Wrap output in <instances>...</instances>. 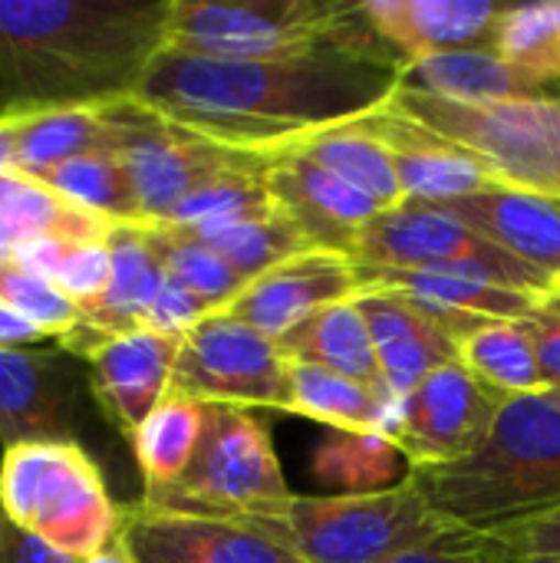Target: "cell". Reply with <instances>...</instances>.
<instances>
[{
  "instance_id": "cell-2",
  "label": "cell",
  "mask_w": 560,
  "mask_h": 563,
  "mask_svg": "<svg viewBox=\"0 0 560 563\" xmlns=\"http://www.w3.org/2000/svg\"><path fill=\"white\" fill-rule=\"evenodd\" d=\"M172 0H0V119L132 96Z\"/></svg>"
},
{
  "instance_id": "cell-6",
  "label": "cell",
  "mask_w": 560,
  "mask_h": 563,
  "mask_svg": "<svg viewBox=\"0 0 560 563\" xmlns=\"http://www.w3.org/2000/svg\"><path fill=\"white\" fill-rule=\"evenodd\" d=\"M0 511L17 528L83 561L122 528L99 465L79 442H26L3 449Z\"/></svg>"
},
{
  "instance_id": "cell-42",
  "label": "cell",
  "mask_w": 560,
  "mask_h": 563,
  "mask_svg": "<svg viewBox=\"0 0 560 563\" xmlns=\"http://www.w3.org/2000/svg\"><path fill=\"white\" fill-rule=\"evenodd\" d=\"M0 563H79L76 558L56 551L43 538L17 528L0 511Z\"/></svg>"
},
{
  "instance_id": "cell-3",
  "label": "cell",
  "mask_w": 560,
  "mask_h": 563,
  "mask_svg": "<svg viewBox=\"0 0 560 563\" xmlns=\"http://www.w3.org/2000/svg\"><path fill=\"white\" fill-rule=\"evenodd\" d=\"M409 478L446 518L482 531L560 508V406L548 393L505 399L485 445Z\"/></svg>"
},
{
  "instance_id": "cell-28",
  "label": "cell",
  "mask_w": 560,
  "mask_h": 563,
  "mask_svg": "<svg viewBox=\"0 0 560 563\" xmlns=\"http://www.w3.org/2000/svg\"><path fill=\"white\" fill-rule=\"evenodd\" d=\"M409 462L386 432L327 429L310 452V475L327 498L383 495L409 482Z\"/></svg>"
},
{
  "instance_id": "cell-18",
  "label": "cell",
  "mask_w": 560,
  "mask_h": 563,
  "mask_svg": "<svg viewBox=\"0 0 560 563\" xmlns=\"http://www.w3.org/2000/svg\"><path fill=\"white\" fill-rule=\"evenodd\" d=\"M356 122L389 148L406 201L446 205V201L505 188L502 178L482 158L393 115L383 106Z\"/></svg>"
},
{
  "instance_id": "cell-40",
  "label": "cell",
  "mask_w": 560,
  "mask_h": 563,
  "mask_svg": "<svg viewBox=\"0 0 560 563\" xmlns=\"http://www.w3.org/2000/svg\"><path fill=\"white\" fill-rule=\"evenodd\" d=\"M205 317H211V307L178 277L165 274L149 317H145V330L165 333V336H185L191 327H198Z\"/></svg>"
},
{
  "instance_id": "cell-41",
  "label": "cell",
  "mask_w": 560,
  "mask_h": 563,
  "mask_svg": "<svg viewBox=\"0 0 560 563\" xmlns=\"http://www.w3.org/2000/svg\"><path fill=\"white\" fill-rule=\"evenodd\" d=\"M518 323L535 346V356H538L548 389H560V313L554 307L541 303Z\"/></svg>"
},
{
  "instance_id": "cell-44",
  "label": "cell",
  "mask_w": 560,
  "mask_h": 563,
  "mask_svg": "<svg viewBox=\"0 0 560 563\" xmlns=\"http://www.w3.org/2000/svg\"><path fill=\"white\" fill-rule=\"evenodd\" d=\"M79 563H139V561L132 558V551H129V544L122 541V534H116L102 551H96V554L83 558Z\"/></svg>"
},
{
  "instance_id": "cell-36",
  "label": "cell",
  "mask_w": 560,
  "mask_h": 563,
  "mask_svg": "<svg viewBox=\"0 0 560 563\" xmlns=\"http://www.w3.org/2000/svg\"><path fill=\"white\" fill-rule=\"evenodd\" d=\"M274 198L261 181V168H244V172H224L201 188H195L172 214L165 224L172 228H208L221 221H238L251 214L274 211Z\"/></svg>"
},
{
  "instance_id": "cell-43",
  "label": "cell",
  "mask_w": 560,
  "mask_h": 563,
  "mask_svg": "<svg viewBox=\"0 0 560 563\" xmlns=\"http://www.w3.org/2000/svg\"><path fill=\"white\" fill-rule=\"evenodd\" d=\"M40 340H46L43 330H36L17 310L0 303V350H30V343H40Z\"/></svg>"
},
{
  "instance_id": "cell-48",
  "label": "cell",
  "mask_w": 560,
  "mask_h": 563,
  "mask_svg": "<svg viewBox=\"0 0 560 563\" xmlns=\"http://www.w3.org/2000/svg\"><path fill=\"white\" fill-rule=\"evenodd\" d=\"M548 563H560V561H548Z\"/></svg>"
},
{
  "instance_id": "cell-4",
  "label": "cell",
  "mask_w": 560,
  "mask_h": 563,
  "mask_svg": "<svg viewBox=\"0 0 560 563\" xmlns=\"http://www.w3.org/2000/svg\"><path fill=\"white\" fill-rule=\"evenodd\" d=\"M248 525L307 563H389L419 551L475 554V531L436 511L413 478L383 495H294L281 511Z\"/></svg>"
},
{
  "instance_id": "cell-12",
  "label": "cell",
  "mask_w": 560,
  "mask_h": 563,
  "mask_svg": "<svg viewBox=\"0 0 560 563\" xmlns=\"http://www.w3.org/2000/svg\"><path fill=\"white\" fill-rule=\"evenodd\" d=\"M502 402L505 396L479 383L462 363H452L399 399L393 442L409 468L455 465L485 445Z\"/></svg>"
},
{
  "instance_id": "cell-23",
  "label": "cell",
  "mask_w": 560,
  "mask_h": 563,
  "mask_svg": "<svg viewBox=\"0 0 560 563\" xmlns=\"http://www.w3.org/2000/svg\"><path fill=\"white\" fill-rule=\"evenodd\" d=\"M116 221L73 205L46 181L23 172H0V264L36 241H99Z\"/></svg>"
},
{
  "instance_id": "cell-21",
  "label": "cell",
  "mask_w": 560,
  "mask_h": 563,
  "mask_svg": "<svg viewBox=\"0 0 560 563\" xmlns=\"http://www.w3.org/2000/svg\"><path fill=\"white\" fill-rule=\"evenodd\" d=\"M112 277L99 300L79 310V323L59 340L69 356L89 360L116 336L145 330L149 307L165 280V267L149 244L142 224H112L109 231Z\"/></svg>"
},
{
  "instance_id": "cell-5",
  "label": "cell",
  "mask_w": 560,
  "mask_h": 563,
  "mask_svg": "<svg viewBox=\"0 0 560 563\" xmlns=\"http://www.w3.org/2000/svg\"><path fill=\"white\" fill-rule=\"evenodd\" d=\"M383 109L472 152L505 188L560 205V96L452 102L396 86Z\"/></svg>"
},
{
  "instance_id": "cell-33",
  "label": "cell",
  "mask_w": 560,
  "mask_h": 563,
  "mask_svg": "<svg viewBox=\"0 0 560 563\" xmlns=\"http://www.w3.org/2000/svg\"><path fill=\"white\" fill-rule=\"evenodd\" d=\"M40 181H46L73 205L89 208L116 224H139L132 178L119 152H92V155L69 158L53 172H46Z\"/></svg>"
},
{
  "instance_id": "cell-16",
  "label": "cell",
  "mask_w": 560,
  "mask_h": 563,
  "mask_svg": "<svg viewBox=\"0 0 560 563\" xmlns=\"http://www.w3.org/2000/svg\"><path fill=\"white\" fill-rule=\"evenodd\" d=\"M122 541L139 563H307L248 521L122 508Z\"/></svg>"
},
{
  "instance_id": "cell-11",
  "label": "cell",
  "mask_w": 560,
  "mask_h": 563,
  "mask_svg": "<svg viewBox=\"0 0 560 563\" xmlns=\"http://www.w3.org/2000/svg\"><path fill=\"white\" fill-rule=\"evenodd\" d=\"M168 393L281 412L287 402V360L277 340L228 313H211L182 336Z\"/></svg>"
},
{
  "instance_id": "cell-34",
  "label": "cell",
  "mask_w": 560,
  "mask_h": 563,
  "mask_svg": "<svg viewBox=\"0 0 560 563\" xmlns=\"http://www.w3.org/2000/svg\"><path fill=\"white\" fill-rule=\"evenodd\" d=\"M142 231H145L149 244L155 247L165 274L188 284L211 307V313H221L251 284L241 271H234L224 257H218L211 247H205L195 234H188L182 228L142 224Z\"/></svg>"
},
{
  "instance_id": "cell-39",
  "label": "cell",
  "mask_w": 560,
  "mask_h": 563,
  "mask_svg": "<svg viewBox=\"0 0 560 563\" xmlns=\"http://www.w3.org/2000/svg\"><path fill=\"white\" fill-rule=\"evenodd\" d=\"M109 277H112V254H109V234H106L99 241L76 244L59 264V271L53 274V284L83 310L106 294Z\"/></svg>"
},
{
  "instance_id": "cell-32",
  "label": "cell",
  "mask_w": 560,
  "mask_h": 563,
  "mask_svg": "<svg viewBox=\"0 0 560 563\" xmlns=\"http://www.w3.org/2000/svg\"><path fill=\"white\" fill-rule=\"evenodd\" d=\"M462 366L505 399L548 393L535 346L521 323L492 320L462 340Z\"/></svg>"
},
{
  "instance_id": "cell-17",
  "label": "cell",
  "mask_w": 560,
  "mask_h": 563,
  "mask_svg": "<svg viewBox=\"0 0 560 563\" xmlns=\"http://www.w3.org/2000/svg\"><path fill=\"white\" fill-rule=\"evenodd\" d=\"M360 290L363 284L353 257L307 251L254 277L241 290V297H234L221 313L254 327L271 340H281L287 330H294L317 310L340 300H353Z\"/></svg>"
},
{
  "instance_id": "cell-25",
  "label": "cell",
  "mask_w": 560,
  "mask_h": 563,
  "mask_svg": "<svg viewBox=\"0 0 560 563\" xmlns=\"http://www.w3.org/2000/svg\"><path fill=\"white\" fill-rule=\"evenodd\" d=\"M399 86L452 102H505L551 96L548 82L502 59L495 49H459L409 63L399 73Z\"/></svg>"
},
{
  "instance_id": "cell-35",
  "label": "cell",
  "mask_w": 560,
  "mask_h": 563,
  "mask_svg": "<svg viewBox=\"0 0 560 563\" xmlns=\"http://www.w3.org/2000/svg\"><path fill=\"white\" fill-rule=\"evenodd\" d=\"M495 53L548 86L560 82V0L502 7Z\"/></svg>"
},
{
  "instance_id": "cell-10",
  "label": "cell",
  "mask_w": 560,
  "mask_h": 563,
  "mask_svg": "<svg viewBox=\"0 0 560 563\" xmlns=\"http://www.w3.org/2000/svg\"><path fill=\"white\" fill-rule=\"evenodd\" d=\"M112 112L119 122V155L139 205V224H165L168 214L205 181L264 165L261 152L231 148L178 129L135 96L116 99Z\"/></svg>"
},
{
  "instance_id": "cell-24",
  "label": "cell",
  "mask_w": 560,
  "mask_h": 563,
  "mask_svg": "<svg viewBox=\"0 0 560 563\" xmlns=\"http://www.w3.org/2000/svg\"><path fill=\"white\" fill-rule=\"evenodd\" d=\"M112 102L10 115L13 172L43 178L69 158L92 152H119V122Z\"/></svg>"
},
{
  "instance_id": "cell-45",
  "label": "cell",
  "mask_w": 560,
  "mask_h": 563,
  "mask_svg": "<svg viewBox=\"0 0 560 563\" xmlns=\"http://www.w3.org/2000/svg\"><path fill=\"white\" fill-rule=\"evenodd\" d=\"M389 563H488L479 554H442V551H419V554H406Z\"/></svg>"
},
{
  "instance_id": "cell-27",
  "label": "cell",
  "mask_w": 560,
  "mask_h": 563,
  "mask_svg": "<svg viewBox=\"0 0 560 563\" xmlns=\"http://www.w3.org/2000/svg\"><path fill=\"white\" fill-rule=\"evenodd\" d=\"M281 412L320 422L327 429L386 432L393 439L399 399L389 389H373L320 366L287 363V402Z\"/></svg>"
},
{
  "instance_id": "cell-47",
  "label": "cell",
  "mask_w": 560,
  "mask_h": 563,
  "mask_svg": "<svg viewBox=\"0 0 560 563\" xmlns=\"http://www.w3.org/2000/svg\"><path fill=\"white\" fill-rule=\"evenodd\" d=\"M548 396H551V399L560 406V389H548Z\"/></svg>"
},
{
  "instance_id": "cell-9",
  "label": "cell",
  "mask_w": 560,
  "mask_h": 563,
  "mask_svg": "<svg viewBox=\"0 0 560 563\" xmlns=\"http://www.w3.org/2000/svg\"><path fill=\"white\" fill-rule=\"evenodd\" d=\"M353 261L370 267L465 274L545 300H551L560 290V277L518 261L446 208L426 201H403L396 208L380 211L356 234Z\"/></svg>"
},
{
  "instance_id": "cell-31",
  "label": "cell",
  "mask_w": 560,
  "mask_h": 563,
  "mask_svg": "<svg viewBox=\"0 0 560 563\" xmlns=\"http://www.w3.org/2000/svg\"><path fill=\"white\" fill-rule=\"evenodd\" d=\"M205 426V402L168 393L158 409L132 435L135 462L145 478V492L172 485L191 462Z\"/></svg>"
},
{
  "instance_id": "cell-38",
  "label": "cell",
  "mask_w": 560,
  "mask_h": 563,
  "mask_svg": "<svg viewBox=\"0 0 560 563\" xmlns=\"http://www.w3.org/2000/svg\"><path fill=\"white\" fill-rule=\"evenodd\" d=\"M475 554L488 563L560 561V508L475 531Z\"/></svg>"
},
{
  "instance_id": "cell-14",
  "label": "cell",
  "mask_w": 560,
  "mask_h": 563,
  "mask_svg": "<svg viewBox=\"0 0 560 563\" xmlns=\"http://www.w3.org/2000/svg\"><path fill=\"white\" fill-rule=\"evenodd\" d=\"M79 389L66 350H0V445L76 442Z\"/></svg>"
},
{
  "instance_id": "cell-19",
  "label": "cell",
  "mask_w": 560,
  "mask_h": 563,
  "mask_svg": "<svg viewBox=\"0 0 560 563\" xmlns=\"http://www.w3.org/2000/svg\"><path fill=\"white\" fill-rule=\"evenodd\" d=\"M178 350L182 336L135 330L109 340L89 356V389L102 416L129 442L168 396Z\"/></svg>"
},
{
  "instance_id": "cell-8",
  "label": "cell",
  "mask_w": 560,
  "mask_h": 563,
  "mask_svg": "<svg viewBox=\"0 0 560 563\" xmlns=\"http://www.w3.org/2000/svg\"><path fill=\"white\" fill-rule=\"evenodd\" d=\"M340 0H172L162 49L205 59H284L337 43Z\"/></svg>"
},
{
  "instance_id": "cell-7",
  "label": "cell",
  "mask_w": 560,
  "mask_h": 563,
  "mask_svg": "<svg viewBox=\"0 0 560 563\" xmlns=\"http://www.w3.org/2000/svg\"><path fill=\"white\" fill-rule=\"evenodd\" d=\"M271 432L251 409L205 402V426L188 468L165 488L145 492L142 505L165 515L251 521L290 501Z\"/></svg>"
},
{
  "instance_id": "cell-30",
  "label": "cell",
  "mask_w": 560,
  "mask_h": 563,
  "mask_svg": "<svg viewBox=\"0 0 560 563\" xmlns=\"http://www.w3.org/2000/svg\"><path fill=\"white\" fill-rule=\"evenodd\" d=\"M195 234L205 247H211L218 257H224L234 271H241L248 280L261 277L264 271L314 251V244L304 238V231L281 211H264L238 221H221L208 228H182Z\"/></svg>"
},
{
  "instance_id": "cell-20",
  "label": "cell",
  "mask_w": 560,
  "mask_h": 563,
  "mask_svg": "<svg viewBox=\"0 0 560 563\" xmlns=\"http://www.w3.org/2000/svg\"><path fill=\"white\" fill-rule=\"evenodd\" d=\"M360 10L403 69L439 53L495 49L502 13L488 0H363Z\"/></svg>"
},
{
  "instance_id": "cell-37",
  "label": "cell",
  "mask_w": 560,
  "mask_h": 563,
  "mask_svg": "<svg viewBox=\"0 0 560 563\" xmlns=\"http://www.w3.org/2000/svg\"><path fill=\"white\" fill-rule=\"evenodd\" d=\"M0 303L56 340H63L79 323V307L53 280L17 261L0 264Z\"/></svg>"
},
{
  "instance_id": "cell-29",
  "label": "cell",
  "mask_w": 560,
  "mask_h": 563,
  "mask_svg": "<svg viewBox=\"0 0 560 563\" xmlns=\"http://www.w3.org/2000/svg\"><path fill=\"white\" fill-rule=\"evenodd\" d=\"M284 145L300 148L307 158H314L327 172L340 175L343 181H350L353 188L370 195L380 208H396L406 201L389 148L380 139H373L360 122L317 129V132L300 135Z\"/></svg>"
},
{
  "instance_id": "cell-22",
  "label": "cell",
  "mask_w": 560,
  "mask_h": 563,
  "mask_svg": "<svg viewBox=\"0 0 560 563\" xmlns=\"http://www.w3.org/2000/svg\"><path fill=\"white\" fill-rule=\"evenodd\" d=\"M439 208H446L449 214H455L459 221H465L469 228H475L482 238L515 254L518 261L560 277L558 201L512 191V188H495L485 195L446 201Z\"/></svg>"
},
{
  "instance_id": "cell-46",
  "label": "cell",
  "mask_w": 560,
  "mask_h": 563,
  "mask_svg": "<svg viewBox=\"0 0 560 563\" xmlns=\"http://www.w3.org/2000/svg\"><path fill=\"white\" fill-rule=\"evenodd\" d=\"M545 303H548V307H554V310H558V313H560V290H558V294H554V297H551V300H545Z\"/></svg>"
},
{
  "instance_id": "cell-13",
  "label": "cell",
  "mask_w": 560,
  "mask_h": 563,
  "mask_svg": "<svg viewBox=\"0 0 560 563\" xmlns=\"http://www.w3.org/2000/svg\"><path fill=\"white\" fill-rule=\"evenodd\" d=\"M261 155L264 188L271 191L274 205L304 231L314 251L353 257L356 234L386 208L294 145H277Z\"/></svg>"
},
{
  "instance_id": "cell-26",
  "label": "cell",
  "mask_w": 560,
  "mask_h": 563,
  "mask_svg": "<svg viewBox=\"0 0 560 563\" xmlns=\"http://www.w3.org/2000/svg\"><path fill=\"white\" fill-rule=\"evenodd\" d=\"M277 346L287 363L320 366V369L347 376L353 383L386 389V379H383V369L376 360V346H373V336H370V327L363 320L356 297L317 310L314 317H307L304 323L287 330L277 340Z\"/></svg>"
},
{
  "instance_id": "cell-1",
  "label": "cell",
  "mask_w": 560,
  "mask_h": 563,
  "mask_svg": "<svg viewBox=\"0 0 560 563\" xmlns=\"http://www.w3.org/2000/svg\"><path fill=\"white\" fill-rule=\"evenodd\" d=\"M399 73L337 43L284 59H205L158 49L132 96L178 129L231 148L271 152L376 112L396 92Z\"/></svg>"
},
{
  "instance_id": "cell-15",
  "label": "cell",
  "mask_w": 560,
  "mask_h": 563,
  "mask_svg": "<svg viewBox=\"0 0 560 563\" xmlns=\"http://www.w3.org/2000/svg\"><path fill=\"white\" fill-rule=\"evenodd\" d=\"M356 303L370 327L386 389L406 399L432 373L462 363V327L436 307L396 290H360Z\"/></svg>"
}]
</instances>
